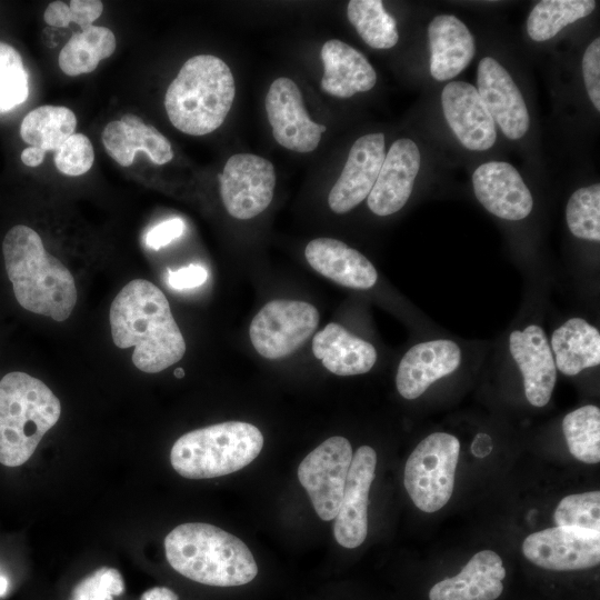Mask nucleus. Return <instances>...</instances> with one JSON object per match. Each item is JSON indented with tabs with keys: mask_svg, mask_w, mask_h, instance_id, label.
<instances>
[{
	"mask_svg": "<svg viewBox=\"0 0 600 600\" xmlns=\"http://www.w3.org/2000/svg\"><path fill=\"white\" fill-rule=\"evenodd\" d=\"M522 552L543 569H588L600 562V531L573 526L548 528L529 534L523 540Z\"/></svg>",
	"mask_w": 600,
	"mask_h": 600,
	"instance_id": "9b49d317",
	"label": "nucleus"
},
{
	"mask_svg": "<svg viewBox=\"0 0 600 600\" xmlns=\"http://www.w3.org/2000/svg\"><path fill=\"white\" fill-rule=\"evenodd\" d=\"M594 8L593 0H542L528 17L527 32L534 41L549 40L564 27L589 16Z\"/></svg>",
	"mask_w": 600,
	"mask_h": 600,
	"instance_id": "c756f323",
	"label": "nucleus"
},
{
	"mask_svg": "<svg viewBox=\"0 0 600 600\" xmlns=\"http://www.w3.org/2000/svg\"><path fill=\"white\" fill-rule=\"evenodd\" d=\"M140 600H178V596L167 587H153L144 591Z\"/></svg>",
	"mask_w": 600,
	"mask_h": 600,
	"instance_id": "79ce46f5",
	"label": "nucleus"
},
{
	"mask_svg": "<svg viewBox=\"0 0 600 600\" xmlns=\"http://www.w3.org/2000/svg\"><path fill=\"white\" fill-rule=\"evenodd\" d=\"M164 552L177 572L207 586H242L258 574L254 557L244 542L209 523L177 526L164 539Z\"/></svg>",
	"mask_w": 600,
	"mask_h": 600,
	"instance_id": "7ed1b4c3",
	"label": "nucleus"
},
{
	"mask_svg": "<svg viewBox=\"0 0 600 600\" xmlns=\"http://www.w3.org/2000/svg\"><path fill=\"white\" fill-rule=\"evenodd\" d=\"M262 447L263 436L256 426L227 421L182 434L171 448L170 462L184 478H217L251 463Z\"/></svg>",
	"mask_w": 600,
	"mask_h": 600,
	"instance_id": "423d86ee",
	"label": "nucleus"
},
{
	"mask_svg": "<svg viewBox=\"0 0 600 600\" xmlns=\"http://www.w3.org/2000/svg\"><path fill=\"white\" fill-rule=\"evenodd\" d=\"M184 229L186 224L182 219H168L154 226L147 232L146 244L153 250H159L181 237Z\"/></svg>",
	"mask_w": 600,
	"mask_h": 600,
	"instance_id": "58836bf2",
	"label": "nucleus"
},
{
	"mask_svg": "<svg viewBox=\"0 0 600 600\" xmlns=\"http://www.w3.org/2000/svg\"><path fill=\"white\" fill-rule=\"evenodd\" d=\"M441 104L448 124L463 147L484 151L494 144L496 123L476 87L463 81L449 82L442 90Z\"/></svg>",
	"mask_w": 600,
	"mask_h": 600,
	"instance_id": "a211bd4d",
	"label": "nucleus"
},
{
	"mask_svg": "<svg viewBox=\"0 0 600 600\" xmlns=\"http://www.w3.org/2000/svg\"><path fill=\"white\" fill-rule=\"evenodd\" d=\"M323 77L321 89L337 98H350L371 90L377 73L368 59L348 43L331 39L321 48Z\"/></svg>",
	"mask_w": 600,
	"mask_h": 600,
	"instance_id": "393cba45",
	"label": "nucleus"
},
{
	"mask_svg": "<svg viewBox=\"0 0 600 600\" xmlns=\"http://www.w3.org/2000/svg\"><path fill=\"white\" fill-rule=\"evenodd\" d=\"M430 73L437 81L457 77L474 56V40L467 26L453 14H439L428 27Z\"/></svg>",
	"mask_w": 600,
	"mask_h": 600,
	"instance_id": "b1692460",
	"label": "nucleus"
},
{
	"mask_svg": "<svg viewBox=\"0 0 600 600\" xmlns=\"http://www.w3.org/2000/svg\"><path fill=\"white\" fill-rule=\"evenodd\" d=\"M58 397L41 380L21 371L0 381V463L19 467L59 420Z\"/></svg>",
	"mask_w": 600,
	"mask_h": 600,
	"instance_id": "39448f33",
	"label": "nucleus"
},
{
	"mask_svg": "<svg viewBox=\"0 0 600 600\" xmlns=\"http://www.w3.org/2000/svg\"><path fill=\"white\" fill-rule=\"evenodd\" d=\"M218 178L223 206L236 219L254 218L271 203L276 186L274 167L260 156H231Z\"/></svg>",
	"mask_w": 600,
	"mask_h": 600,
	"instance_id": "9d476101",
	"label": "nucleus"
},
{
	"mask_svg": "<svg viewBox=\"0 0 600 600\" xmlns=\"http://www.w3.org/2000/svg\"><path fill=\"white\" fill-rule=\"evenodd\" d=\"M376 464L377 453L369 446L359 447L352 456L342 501L333 523L336 541L344 548H357L366 540L369 491Z\"/></svg>",
	"mask_w": 600,
	"mask_h": 600,
	"instance_id": "ddd939ff",
	"label": "nucleus"
},
{
	"mask_svg": "<svg viewBox=\"0 0 600 600\" xmlns=\"http://www.w3.org/2000/svg\"><path fill=\"white\" fill-rule=\"evenodd\" d=\"M352 456L349 440L334 436L309 452L299 464L298 479L321 520L330 521L338 513Z\"/></svg>",
	"mask_w": 600,
	"mask_h": 600,
	"instance_id": "1a4fd4ad",
	"label": "nucleus"
},
{
	"mask_svg": "<svg viewBox=\"0 0 600 600\" xmlns=\"http://www.w3.org/2000/svg\"><path fill=\"white\" fill-rule=\"evenodd\" d=\"M479 202L492 214L507 220H521L533 207L530 190L516 168L503 161L480 164L472 174Z\"/></svg>",
	"mask_w": 600,
	"mask_h": 600,
	"instance_id": "f3484780",
	"label": "nucleus"
},
{
	"mask_svg": "<svg viewBox=\"0 0 600 600\" xmlns=\"http://www.w3.org/2000/svg\"><path fill=\"white\" fill-rule=\"evenodd\" d=\"M93 161V146L86 134L79 132L69 137L53 156L58 171L70 177L84 174L91 169Z\"/></svg>",
	"mask_w": 600,
	"mask_h": 600,
	"instance_id": "e433bc0d",
	"label": "nucleus"
},
{
	"mask_svg": "<svg viewBox=\"0 0 600 600\" xmlns=\"http://www.w3.org/2000/svg\"><path fill=\"white\" fill-rule=\"evenodd\" d=\"M9 588L8 578L0 571V598L3 597Z\"/></svg>",
	"mask_w": 600,
	"mask_h": 600,
	"instance_id": "a18cd8bd",
	"label": "nucleus"
},
{
	"mask_svg": "<svg viewBox=\"0 0 600 600\" xmlns=\"http://www.w3.org/2000/svg\"><path fill=\"white\" fill-rule=\"evenodd\" d=\"M101 140L107 153L122 167L132 164L139 151L158 166L173 158L170 141L153 126L132 113L110 121L101 133Z\"/></svg>",
	"mask_w": 600,
	"mask_h": 600,
	"instance_id": "412c9836",
	"label": "nucleus"
},
{
	"mask_svg": "<svg viewBox=\"0 0 600 600\" xmlns=\"http://www.w3.org/2000/svg\"><path fill=\"white\" fill-rule=\"evenodd\" d=\"M109 320L113 343L120 349L134 348L132 362L140 371L160 372L186 352L164 293L148 280L134 279L119 291Z\"/></svg>",
	"mask_w": 600,
	"mask_h": 600,
	"instance_id": "f257e3e1",
	"label": "nucleus"
},
{
	"mask_svg": "<svg viewBox=\"0 0 600 600\" xmlns=\"http://www.w3.org/2000/svg\"><path fill=\"white\" fill-rule=\"evenodd\" d=\"M509 348L518 364L528 401L534 407L546 406L552 394L557 368L543 330L536 324L510 334Z\"/></svg>",
	"mask_w": 600,
	"mask_h": 600,
	"instance_id": "6ab92c4d",
	"label": "nucleus"
},
{
	"mask_svg": "<svg viewBox=\"0 0 600 600\" xmlns=\"http://www.w3.org/2000/svg\"><path fill=\"white\" fill-rule=\"evenodd\" d=\"M477 91L491 116L511 140L522 138L530 124L524 99L509 72L493 58H483L478 66Z\"/></svg>",
	"mask_w": 600,
	"mask_h": 600,
	"instance_id": "2eb2a0df",
	"label": "nucleus"
},
{
	"mask_svg": "<svg viewBox=\"0 0 600 600\" xmlns=\"http://www.w3.org/2000/svg\"><path fill=\"white\" fill-rule=\"evenodd\" d=\"M562 431L570 453L584 463L600 461V409L583 406L569 412L562 421Z\"/></svg>",
	"mask_w": 600,
	"mask_h": 600,
	"instance_id": "2f4dec72",
	"label": "nucleus"
},
{
	"mask_svg": "<svg viewBox=\"0 0 600 600\" xmlns=\"http://www.w3.org/2000/svg\"><path fill=\"white\" fill-rule=\"evenodd\" d=\"M384 157L383 133H369L354 141L328 196V204L333 212L346 213L368 198Z\"/></svg>",
	"mask_w": 600,
	"mask_h": 600,
	"instance_id": "4468645a",
	"label": "nucleus"
},
{
	"mask_svg": "<svg viewBox=\"0 0 600 600\" xmlns=\"http://www.w3.org/2000/svg\"><path fill=\"white\" fill-rule=\"evenodd\" d=\"M77 118L63 106H40L24 116L20 137L30 147L44 152L57 151L74 133Z\"/></svg>",
	"mask_w": 600,
	"mask_h": 600,
	"instance_id": "c85d7f7f",
	"label": "nucleus"
},
{
	"mask_svg": "<svg viewBox=\"0 0 600 600\" xmlns=\"http://www.w3.org/2000/svg\"><path fill=\"white\" fill-rule=\"evenodd\" d=\"M420 169V151L408 138L396 140L380 168L367 198L369 209L377 216H390L407 203Z\"/></svg>",
	"mask_w": 600,
	"mask_h": 600,
	"instance_id": "dca6fc26",
	"label": "nucleus"
},
{
	"mask_svg": "<svg viewBox=\"0 0 600 600\" xmlns=\"http://www.w3.org/2000/svg\"><path fill=\"white\" fill-rule=\"evenodd\" d=\"M491 439L486 433H479L471 446L472 453L478 458H483L491 451Z\"/></svg>",
	"mask_w": 600,
	"mask_h": 600,
	"instance_id": "c03bdc74",
	"label": "nucleus"
},
{
	"mask_svg": "<svg viewBox=\"0 0 600 600\" xmlns=\"http://www.w3.org/2000/svg\"><path fill=\"white\" fill-rule=\"evenodd\" d=\"M116 47V36L109 28L89 26L73 33L63 46L58 57L59 68L70 77L90 73L114 52Z\"/></svg>",
	"mask_w": 600,
	"mask_h": 600,
	"instance_id": "cd10ccee",
	"label": "nucleus"
},
{
	"mask_svg": "<svg viewBox=\"0 0 600 600\" xmlns=\"http://www.w3.org/2000/svg\"><path fill=\"white\" fill-rule=\"evenodd\" d=\"M29 96V76L16 48L0 41V113L22 104Z\"/></svg>",
	"mask_w": 600,
	"mask_h": 600,
	"instance_id": "72a5a7b5",
	"label": "nucleus"
},
{
	"mask_svg": "<svg viewBox=\"0 0 600 600\" xmlns=\"http://www.w3.org/2000/svg\"><path fill=\"white\" fill-rule=\"evenodd\" d=\"M266 111L274 140L291 151H313L327 128L313 122L304 108L298 86L287 77L277 78L266 96Z\"/></svg>",
	"mask_w": 600,
	"mask_h": 600,
	"instance_id": "f8f14e48",
	"label": "nucleus"
},
{
	"mask_svg": "<svg viewBox=\"0 0 600 600\" xmlns=\"http://www.w3.org/2000/svg\"><path fill=\"white\" fill-rule=\"evenodd\" d=\"M506 569L492 550L477 552L454 577L436 583L429 600H494L503 591Z\"/></svg>",
	"mask_w": 600,
	"mask_h": 600,
	"instance_id": "4be33fe9",
	"label": "nucleus"
},
{
	"mask_svg": "<svg viewBox=\"0 0 600 600\" xmlns=\"http://www.w3.org/2000/svg\"><path fill=\"white\" fill-rule=\"evenodd\" d=\"M236 94L234 78L228 64L211 54L188 59L164 96L170 122L190 136H204L227 118Z\"/></svg>",
	"mask_w": 600,
	"mask_h": 600,
	"instance_id": "20e7f679",
	"label": "nucleus"
},
{
	"mask_svg": "<svg viewBox=\"0 0 600 600\" xmlns=\"http://www.w3.org/2000/svg\"><path fill=\"white\" fill-rule=\"evenodd\" d=\"M319 324L317 308L298 300H272L251 321L252 346L267 359L284 358L298 350Z\"/></svg>",
	"mask_w": 600,
	"mask_h": 600,
	"instance_id": "6e6552de",
	"label": "nucleus"
},
{
	"mask_svg": "<svg viewBox=\"0 0 600 600\" xmlns=\"http://www.w3.org/2000/svg\"><path fill=\"white\" fill-rule=\"evenodd\" d=\"M582 73L587 93L594 108L600 110V39L587 47L582 58Z\"/></svg>",
	"mask_w": 600,
	"mask_h": 600,
	"instance_id": "4c0bfd02",
	"label": "nucleus"
},
{
	"mask_svg": "<svg viewBox=\"0 0 600 600\" xmlns=\"http://www.w3.org/2000/svg\"><path fill=\"white\" fill-rule=\"evenodd\" d=\"M123 591L121 573L114 568L101 567L73 587L69 600H113Z\"/></svg>",
	"mask_w": 600,
	"mask_h": 600,
	"instance_id": "c9c22d12",
	"label": "nucleus"
},
{
	"mask_svg": "<svg viewBox=\"0 0 600 600\" xmlns=\"http://www.w3.org/2000/svg\"><path fill=\"white\" fill-rule=\"evenodd\" d=\"M551 348L556 356V368L567 376L578 374L600 363V333L581 318H571L556 329Z\"/></svg>",
	"mask_w": 600,
	"mask_h": 600,
	"instance_id": "bb28decb",
	"label": "nucleus"
},
{
	"mask_svg": "<svg viewBox=\"0 0 600 600\" xmlns=\"http://www.w3.org/2000/svg\"><path fill=\"white\" fill-rule=\"evenodd\" d=\"M304 256L312 269L343 287L364 290L377 282L373 264L362 253L337 239L311 240Z\"/></svg>",
	"mask_w": 600,
	"mask_h": 600,
	"instance_id": "5701e85b",
	"label": "nucleus"
},
{
	"mask_svg": "<svg viewBox=\"0 0 600 600\" xmlns=\"http://www.w3.org/2000/svg\"><path fill=\"white\" fill-rule=\"evenodd\" d=\"M460 454L459 440L446 432L424 438L409 456L404 487L414 506L436 512L450 500Z\"/></svg>",
	"mask_w": 600,
	"mask_h": 600,
	"instance_id": "0eeeda50",
	"label": "nucleus"
},
{
	"mask_svg": "<svg viewBox=\"0 0 600 600\" xmlns=\"http://www.w3.org/2000/svg\"><path fill=\"white\" fill-rule=\"evenodd\" d=\"M557 526H573L600 531V492L590 491L564 497L553 513Z\"/></svg>",
	"mask_w": 600,
	"mask_h": 600,
	"instance_id": "f704fd0d",
	"label": "nucleus"
},
{
	"mask_svg": "<svg viewBox=\"0 0 600 600\" xmlns=\"http://www.w3.org/2000/svg\"><path fill=\"white\" fill-rule=\"evenodd\" d=\"M208 279L207 270L199 264H189L176 271L168 269V283L176 290L191 289L203 284Z\"/></svg>",
	"mask_w": 600,
	"mask_h": 600,
	"instance_id": "a19ab883",
	"label": "nucleus"
},
{
	"mask_svg": "<svg viewBox=\"0 0 600 600\" xmlns=\"http://www.w3.org/2000/svg\"><path fill=\"white\" fill-rule=\"evenodd\" d=\"M566 218L569 230L578 238L600 240V184L576 190L567 203Z\"/></svg>",
	"mask_w": 600,
	"mask_h": 600,
	"instance_id": "473e14b6",
	"label": "nucleus"
},
{
	"mask_svg": "<svg viewBox=\"0 0 600 600\" xmlns=\"http://www.w3.org/2000/svg\"><path fill=\"white\" fill-rule=\"evenodd\" d=\"M2 252L19 304L58 322L68 319L77 302L74 278L47 252L39 233L24 224L12 227L4 236Z\"/></svg>",
	"mask_w": 600,
	"mask_h": 600,
	"instance_id": "f03ea898",
	"label": "nucleus"
},
{
	"mask_svg": "<svg viewBox=\"0 0 600 600\" xmlns=\"http://www.w3.org/2000/svg\"><path fill=\"white\" fill-rule=\"evenodd\" d=\"M461 351L450 340L421 342L402 357L397 371V389L404 399L420 397L434 381L452 373L460 364Z\"/></svg>",
	"mask_w": 600,
	"mask_h": 600,
	"instance_id": "aec40b11",
	"label": "nucleus"
},
{
	"mask_svg": "<svg viewBox=\"0 0 600 600\" xmlns=\"http://www.w3.org/2000/svg\"><path fill=\"white\" fill-rule=\"evenodd\" d=\"M174 376H176L177 378H179V379L183 378V377H184V371H183V369L177 368V369L174 370Z\"/></svg>",
	"mask_w": 600,
	"mask_h": 600,
	"instance_id": "49530a36",
	"label": "nucleus"
},
{
	"mask_svg": "<svg viewBox=\"0 0 600 600\" xmlns=\"http://www.w3.org/2000/svg\"><path fill=\"white\" fill-rule=\"evenodd\" d=\"M347 17L361 39L371 48L389 49L397 44L399 32L394 18L380 0H351Z\"/></svg>",
	"mask_w": 600,
	"mask_h": 600,
	"instance_id": "7c9ffc66",
	"label": "nucleus"
},
{
	"mask_svg": "<svg viewBox=\"0 0 600 600\" xmlns=\"http://www.w3.org/2000/svg\"><path fill=\"white\" fill-rule=\"evenodd\" d=\"M102 11L103 3L100 0H71L67 9V21L77 23L83 30L92 26Z\"/></svg>",
	"mask_w": 600,
	"mask_h": 600,
	"instance_id": "ea45409f",
	"label": "nucleus"
},
{
	"mask_svg": "<svg viewBox=\"0 0 600 600\" xmlns=\"http://www.w3.org/2000/svg\"><path fill=\"white\" fill-rule=\"evenodd\" d=\"M312 352L317 359L322 360L327 370L337 376L366 373L377 360V351L370 342L334 322L314 334Z\"/></svg>",
	"mask_w": 600,
	"mask_h": 600,
	"instance_id": "a878e982",
	"label": "nucleus"
},
{
	"mask_svg": "<svg viewBox=\"0 0 600 600\" xmlns=\"http://www.w3.org/2000/svg\"><path fill=\"white\" fill-rule=\"evenodd\" d=\"M46 152L36 147H28L21 152V161L28 167H37L44 160Z\"/></svg>",
	"mask_w": 600,
	"mask_h": 600,
	"instance_id": "37998d69",
	"label": "nucleus"
}]
</instances>
